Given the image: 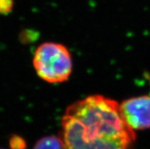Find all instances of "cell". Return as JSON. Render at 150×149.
<instances>
[{
    "label": "cell",
    "mask_w": 150,
    "mask_h": 149,
    "mask_svg": "<svg viewBox=\"0 0 150 149\" xmlns=\"http://www.w3.org/2000/svg\"><path fill=\"white\" fill-rule=\"evenodd\" d=\"M0 149H3V148H0Z\"/></svg>",
    "instance_id": "7"
},
{
    "label": "cell",
    "mask_w": 150,
    "mask_h": 149,
    "mask_svg": "<svg viewBox=\"0 0 150 149\" xmlns=\"http://www.w3.org/2000/svg\"><path fill=\"white\" fill-rule=\"evenodd\" d=\"M122 117L132 129H150V96L141 95L124 100L120 104Z\"/></svg>",
    "instance_id": "3"
},
{
    "label": "cell",
    "mask_w": 150,
    "mask_h": 149,
    "mask_svg": "<svg viewBox=\"0 0 150 149\" xmlns=\"http://www.w3.org/2000/svg\"><path fill=\"white\" fill-rule=\"evenodd\" d=\"M33 65L38 76L48 83H61L69 79L72 72V59L67 47L46 42L36 49Z\"/></svg>",
    "instance_id": "2"
},
{
    "label": "cell",
    "mask_w": 150,
    "mask_h": 149,
    "mask_svg": "<svg viewBox=\"0 0 150 149\" xmlns=\"http://www.w3.org/2000/svg\"><path fill=\"white\" fill-rule=\"evenodd\" d=\"M11 149H26L27 143L24 138L18 135H12L9 138Z\"/></svg>",
    "instance_id": "5"
},
{
    "label": "cell",
    "mask_w": 150,
    "mask_h": 149,
    "mask_svg": "<svg viewBox=\"0 0 150 149\" xmlns=\"http://www.w3.org/2000/svg\"><path fill=\"white\" fill-rule=\"evenodd\" d=\"M14 0H0V15H8L13 8Z\"/></svg>",
    "instance_id": "6"
},
{
    "label": "cell",
    "mask_w": 150,
    "mask_h": 149,
    "mask_svg": "<svg viewBox=\"0 0 150 149\" xmlns=\"http://www.w3.org/2000/svg\"><path fill=\"white\" fill-rule=\"evenodd\" d=\"M33 149H67L60 136H47L35 143Z\"/></svg>",
    "instance_id": "4"
},
{
    "label": "cell",
    "mask_w": 150,
    "mask_h": 149,
    "mask_svg": "<svg viewBox=\"0 0 150 149\" xmlns=\"http://www.w3.org/2000/svg\"><path fill=\"white\" fill-rule=\"evenodd\" d=\"M61 129L67 149H133L136 141L135 131L122 117L120 104L101 95L69 106Z\"/></svg>",
    "instance_id": "1"
}]
</instances>
